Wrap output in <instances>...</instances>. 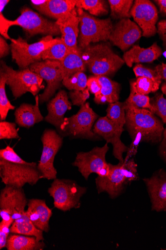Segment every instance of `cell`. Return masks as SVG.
Listing matches in <instances>:
<instances>
[{
  "instance_id": "2e32d148",
  "label": "cell",
  "mask_w": 166,
  "mask_h": 250,
  "mask_svg": "<svg viewBox=\"0 0 166 250\" xmlns=\"http://www.w3.org/2000/svg\"><path fill=\"white\" fill-rule=\"evenodd\" d=\"M28 202L23 188L5 186L0 192V210L9 212L14 220L25 213Z\"/></svg>"
},
{
  "instance_id": "60d3db41",
  "label": "cell",
  "mask_w": 166,
  "mask_h": 250,
  "mask_svg": "<svg viewBox=\"0 0 166 250\" xmlns=\"http://www.w3.org/2000/svg\"><path fill=\"white\" fill-rule=\"evenodd\" d=\"M90 96V92L87 88L81 90H71L69 93L71 103L76 106H81L85 104Z\"/></svg>"
},
{
  "instance_id": "ab89813d",
  "label": "cell",
  "mask_w": 166,
  "mask_h": 250,
  "mask_svg": "<svg viewBox=\"0 0 166 250\" xmlns=\"http://www.w3.org/2000/svg\"><path fill=\"white\" fill-rule=\"evenodd\" d=\"M133 71L137 78L145 77L161 83L162 79L155 70L148 69L140 64H138L133 68Z\"/></svg>"
},
{
  "instance_id": "f6af8a7d",
  "label": "cell",
  "mask_w": 166,
  "mask_h": 250,
  "mask_svg": "<svg viewBox=\"0 0 166 250\" xmlns=\"http://www.w3.org/2000/svg\"><path fill=\"white\" fill-rule=\"evenodd\" d=\"M10 50V45L2 37H0V58L6 57L9 55Z\"/></svg>"
},
{
  "instance_id": "44dd1931",
  "label": "cell",
  "mask_w": 166,
  "mask_h": 250,
  "mask_svg": "<svg viewBox=\"0 0 166 250\" xmlns=\"http://www.w3.org/2000/svg\"><path fill=\"white\" fill-rule=\"evenodd\" d=\"M26 214L37 228L43 232L50 230V221L53 215L52 210L47 206L45 200L33 198L29 200Z\"/></svg>"
},
{
  "instance_id": "d6986e66",
  "label": "cell",
  "mask_w": 166,
  "mask_h": 250,
  "mask_svg": "<svg viewBox=\"0 0 166 250\" xmlns=\"http://www.w3.org/2000/svg\"><path fill=\"white\" fill-rule=\"evenodd\" d=\"M72 105L66 91L59 90L55 97L47 104L48 114L45 118V122L53 125L59 132L65 114L72 108Z\"/></svg>"
},
{
  "instance_id": "816d5d0a",
  "label": "cell",
  "mask_w": 166,
  "mask_h": 250,
  "mask_svg": "<svg viewBox=\"0 0 166 250\" xmlns=\"http://www.w3.org/2000/svg\"><path fill=\"white\" fill-rule=\"evenodd\" d=\"M9 2V0H1L0 1V13H2L4 8Z\"/></svg>"
},
{
  "instance_id": "9a60e30c",
  "label": "cell",
  "mask_w": 166,
  "mask_h": 250,
  "mask_svg": "<svg viewBox=\"0 0 166 250\" xmlns=\"http://www.w3.org/2000/svg\"><path fill=\"white\" fill-rule=\"evenodd\" d=\"M130 15L142 30V36L148 38L156 34L158 11L151 2L148 0H136Z\"/></svg>"
},
{
  "instance_id": "681fc988",
  "label": "cell",
  "mask_w": 166,
  "mask_h": 250,
  "mask_svg": "<svg viewBox=\"0 0 166 250\" xmlns=\"http://www.w3.org/2000/svg\"><path fill=\"white\" fill-rule=\"evenodd\" d=\"M0 215L3 221L12 226L15 220L9 212L0 210Z\"/></svg>"
},
{
  "instance_id": "ee69618b",
  "label": "cell",
  "mask_w": 166,
  "mask_h": 250,
  "mask_svg": "<svg viewBox=\"0 0 166 250\" xmlns=\"http://www.w3.org/2000/svg\"><path fill=\"white\" fill-rule=\"evenodd\" d=\"M32 6L40 14H43L48 4L49 0H31L30 1Z\"/></svg>"
},
{
  "instance_id": "ac0fdd59",
  "label": "cell",
  "mask_w": 166,
  "mask_h": 250,
  "mask_svg": "<svg viewBox=\"0 0 166 250\" xmlns=\"http://www.w3.org/2000/svg\"><path fill=\"white\" fill-rule=\"evenodd\" d=\"M143 180L149 195L152 210L166 211V172L161 169Z\"/></svg>"
},
{
  "instance_id": "f546056e",
  "label": "cell",
  "mask_w": 166,
  "mask_h": 250,
  "mask_svg": "<svg viewBox=\"0 0 166 250\" xmlns=\"http://www.w3.org/2000/svg\"><path fill=\"white\" fill-rule=\"evenodd\" d=\"M107 3L104 0H77L76 7L88 11L91 15L101 16L109 13Z\"/></svg>"
},
{
  "instance_id": "f1b7e54d",
  "label": "cell",
  "mask_w": 166,
  "mask_h": 250,
  "mask_svg": "<svg viewBox=\"0 0 166 250\" xmlns=\"http://www.w3.org/2000/svg\"><path fill=\"white\" fill-rule=\"evenodd\" d=\"M130 94L148 95L155 93L159 89L160 83L151 79L139 77L135 81L130 82Z\"/></svg>"
},
{
  "instance_id": "836d02e7",
  "label": "cell",
  "mask_w": 166,
  "mask_h": 250,
  "mask_svg": "<svg viewBox=\"0 0 166 250\" xmlns=\"http://www.w3.org/2000/svg\"><path fill=\"white\" fill-rule=\"evenodd\" d=\"M70 50L60 38L56 43L43 52L41 59L43 61L50 60L61 62L65 58Z\"/></svg>"
},
{
  "instance_id": "e575fe53",
  "label": "cell",
  "mask_w": 166,
  "mask_h": 250,
  "mask_svg": "<svg viewBox=\"0 0 166 250\" xmlns=\"http://www.w3.org/2000/svg\"><path fill=\"white\" fill-rule=\"evenodd\" d=\"M88 78L83 72H78L63 80L62 84L69 90H81L87 88Z\"/></svg>"
},
{
  "instance_id": "30bf717a",
  "label": "cell",
  "mask_w": 166,
  "mask_h": 250,
  "mask_svg": "<svg viewBox=\"0 0 166 250\" xmlns=\"http://www.w3.org/2000/svg\"><path fill=\"white\" fill-rule=\"evenodd\" d=\"M41 141L42 150L38 169L41 179L55 180L57 178V172L54 166L55 156L63 144V137L55 130L46 129L43 132Z\"/></svg>"
},
{
  "instance_id": "7dc6e473",
  "label": "cell",
  "mask_w": 166,
  "mask_h": 250,
  "mask_svg": "<svg viewBox=\"0 0 166 250\" xmlns=\"http://www.w3.org/2000/svg\"><path fill=\"white\" fill-rule=\"evenodd\" d=\"M159 147V152L163 161L166 163V128L163 134V138Z\"/></svg>"
},
{
  "instance_id": "7c38bea8",
  "label": "cell",
  "mask_w": 166,
  "mask_h": 250,
  "mask_svg": "<svg viewBox=\"0 0 166 250\" xmlns=\"http://www.w3.org/2000/svg\"><path fill=\"white\" fill-rule=\"evenodd\" d=\"M20 15L14 20V25L20 27L28 38L38 34L57 36L61 34L56 22L43 17L27 7H23Z\"/></svg>"
},
{
  "instance_id": "4fadbf2b",
  "label": "cell",
  "mask_w": 166,
  "mask_h": 250,
  "mask_svg": "<svg viewBox=\"0 0 166 250\" xmlns=\"http://www.w3.org/2000/svg\"><path fill=\"white\" fill-rule=\"evenodd\" d=\"M29 68L47 83L44 92L39 96V103L49 102L62 84L63 79L60 62L47 60L36 62Z\"/></svg>"
},
{
  "instance_id": "f907efd6",
  "label": "cell",
  "mask_w": 166,
  "mask_h": 250,
  "mask_svg": "<svg viewBox=\"0 0 166 250\" xmlns=\"http://www.w3.org/2000/svg\"><path fill=\"white\" fill-rule=\"evenodd\" d=\"M159 6L161 12L166 14V0L155 1Z\"/></svg>"
},
{
  "instance_id": "d4e9b609",
  "label": "cell",
  "mask_w": 166,
  "mask_h": 250,
  "mask_svg": "<svg viewBox=\"0 0 166 250\" xmlns=\"http://www.w3.org/2000/svg\"><path fill=\"white\" fill-rule=\"evenodd\" d=\"M82 51L78 47L70 49L65 58L60 62L63 79L80 72L86 71V66L82 58Z\"/></svg>"
},
{
  "instance_id": "9c48e42d",
  "label": "cell",
  "mask_w": 166,
  "mask_h": 250,
  "mask_svg": "<svg viewBox=\"0 0 166 250\" xmlns=\"http://www.w3.org/2000/svg\"><path fill=\"white\" fill-rule=\"evenodd\" d=\"M0 177L5 186L23 188L26 184L34 186L41 179L36 163L16 164L0 159Z\"/></svg>"
},
{
  "instance_id": "277c9868",
  "label": "cell",
  "mask_w": 166,
  "mask_h": 250,
  "mask_svg": "<svg viewBox=\"0 0 166 250\" xmlns=\"http://www.w3.org/2000/svg\"><path fill=\"white\" fill-rule=\"evenodd\" d=\"M99 116L90 107L89 103L81 106L76 114L65 118L60 127L59 134L72 139H86L96 141L102 140L92 130Z\"/></svg>"
},
{
  "instance_id": "484cf974",
  "label": "cell",
  "mask_w": 166,
  "mask_h": 250,
  "mask_svg": "<svg viewBox=\"0 0 166 250\" xmlns=\"http://www.w3.org/2000/svg\"><path fill=\"white\" fill-rule=\"evenodd\" d=\"M45 247L44 241H39L35 237L11 233L6 248L8 250H43Z\"/></svg>"
},
{
  "instance_id": "8992f818",
  "label": "cell",
  "mask_w": 166,
  "mask_h": 250,
  "mask_svg": "<svg viewBox=\"0 0 166 250\" xmlns=\"http://www.w3.org/2000/svg\"><path fill=\"white\" fill-rule=\"evenodd\" d=\"M60 38L54 39L53 36H46L32 44L20 37L17 39H12L10 47L12 59L21 70L25 69L31 64L41 61L43 52L56 43Z\"/></svg>"
},
{
  "instance_id": "ba28073f",
  "label": "cell",
  "mask_w": 166,
  "mask_h": 250,
  "mask_svg": "<svg viewBox=\"0 0 166 250\" xmlns=\"http://www.w3.org/2000/svg\"><path fill=\"white\" fill-rule=\"evenodd\" d=\"M1 69L7 76V85L12 91L13 96L17 99L27 93L37 96L45 87L43 80L32 71L29 67L15 71L4 61L1 63Z\"/></svg>"
},
{
  "instance_id": "3957f363",
  "label": "cell",
  "mask_w": 166,
  "mask_h": 250,
  "mask_svg": "<svg viewBox=\"0 0 166 250\" xmlns=\"http://www.w3.org/2000/svg\"><path fill=\"white\" fill-rule=\"evenodd\" d=\"M82 55L89 71L95 76L107 77L114 74L125 63L106 42L90 44L82 50Z\"/></svg>"
},
{
  "instance_id": "7bdbcfd3",
  "label": "cell",
  "mask_w": 166,
  "mask_h": 250,
  "mask_svg": "<svg viewBox=\"0 0 166 250\" xmlns=\"http://www.w3.org/2000/svg\"><path fill=\"white\" fill-rule=\"evenodd\" d=\"M87 88L89 89V92L94 95L100 93L101 85L97 76H93L88 78Z\"/></svg>"
},
{
  "instance_id": "6da1fadb",
  "label": "cell",
  "mask_w": 166,
  "mask_h": 250,
  "mask_svg": "<svg viewBox=\"0 0 166 250\" xmlns=\"http://www.w3.org/2000/svg\"><path fill=\"white\" fill-rule=\"evenodd\" d=\"M126 113L125 125L130 137L138 134L142 142L156 144L161 142L163 125L150 110L126 105Z\"/></svg>"
},
{
  "instance_id": "5b68a950",
  "label": "cell",
  "mask_w": 166,
  "mask_h": 250,
  "mask_svg": "<svg viewBox=\"0 0 166 250\" xmlns=\"http://www.w3.org/2000/svg\"><path fill=\"white\" fill-rule=\"evenodd\" d=\"M77 12L80 27L78 45L82 51L92 43L109 40L113 26L111 18L100 19L79 8Z\"/></svg>"
},
{
  "instance_id": "f5cc1de1",
  "label": "cell",
  "mask_w": 166,
  "mask_h": 250,
  "mask_svg": "<svg viewBox=\"0 0 166 250\" xmlns=\"http://www.w3.org/2000/svg\"><path fill=\"white\" fill-rule=\"evenodd\" d=\"M162 92L166 96V83H164L161 87Z\"/></svg>"
},
{
  "instance_id": "74e56055",
  "label": "cell",
  "mask_w": 166,
  "mask_h": 250,
  "mask_svg": "<svg viewBox=\"0 0 166 250\" xmlns=\"http://www.w3.org/2000/svg\"><path fill=\"white\" fill-rule=\"evenodd\" d=\"M127 105L140 108L149 109L151 108L150 100L147 95L140 94H130L126 101Z\"/></svg>"
},
{
  "instance_id": "52a82bcc",
  "label": "cell",
  "mask_w": 166,
  "mask_h": 250,
  "mask_svg": "<svg viewBox=\"0 0 166 250\" xmlns=\"http://www.w3.org/2000/svg\"><path fill=\"white\" fill-rule=\"evenodd\" d=\"M87 191V188L79 186L75 181L58 178L54 180L47 190L54 199L55 208L63 212L80 208L81 199Z\"/></svg>"
},
{
  "instance_id": "e0dca14e",
  "label": "cell",
  "mask_w": 166,
  "mask_h": 250,
  "mask_svg": "<svg viewBox=\"0 0 166 250\" xmlns=\"http://www.w3.org/2000/svg\"><path fill=\"white\" fill-rule=\"evenodd\" d=\"M140 27L129 19H124L113 26L109 40L123 51L129 49L142 36Z\"/></svg>"
},
{
  "instance_id": "7a4b0ae2",
  "label": "cell",
  "mask_w": 166,
  "mask_h": 250,
  "mask_svg": "<svg viewBox=\"0 0 166 250\" xmlns=\"http://www.w3.org/2000/svg\"><path fill=\"white\" fill-rule=\"evenodd\" d=\"M137 167L132 158L116 165L110 164L109 175L105 177L98 176L95 179L98 194L106 192L112 199L120 196L132 182L139 179Z\"/></svg>"
},
{
  "instance_id": "db71d44e",
  "label": "cell",
  "mask_w": 166,
  "mask_h": 250,
  "mask_svg": "<svg viewBox=\"0 0 166 250\" xmlns=\"http://www.w3.org/2000/svg\"></svg>"
},
{
  "instance_id": "1f68e13d",
  "label": "cell",
  "mask_w": 166,
  "mask_h": 250,
  "mask_svg": "<svg viewBox=\"0 0 166 250\" xmlns=\"http://www.w3.org/2000/svg\"><path fill=\"white\" fill-rule=\"evenodd\" d=\"M125 102H116L109 104L107 109V117L113 123L124 128L126 123Z\"/></svg>"
},
{
  "instance_id": "8d00e7d4",
  "label": "cell",
  "mask_w": 166,
  "mask_h": 250,
  "mask_svg": "<svg viewBox=\"0 0 166 250\" xmlns=\"http://www.w3.org/2000/svg\"><path fill=\"white\" fill-rule=\"evenodd\" d=\"M16 124L5 121L0 122V140L18 139L20 138Z\"/></svg>"
},
{
  "instance_id": "83f0119b",
  "label": "cell",
  "mask_w": 166,
  "mask_h": 250,
  "mask_svg": "<svg viewBox=\"0 0 166 250\" xmlns=\"http://www.w3.org/2000/svg\"><path fill=\"white\" fill-rule=\"evenodd\" d=\"M77 0H49L43 15L58 20L76 8Z\"/></svg>"
},
{
  "instance_id": "4dcf8cb0",
  "label": "cell",
  "mask_w": 166,
  "mask_h": 250,
  "mask_svg": "<svg viewBox=\"0 0 166 250\" xmlns=\"http://www.w3.org/2000/svg\"><path fill=\"white\" fill-rule=\"evenodd\" d=\"M111 8V16L115 19H129L131 17L130 11L133 0H109Z\"/></svg>"
},
{
  "instance_id": "d6a6232c",
  "label": "cell",
  "mask_w": 166,
  "mask_h": 250,
  "mask_svg": "<svg viewBox=\"0 0 166 250\" xmlns=\"http://www.w3.org/2000/svg\"><path fill=\"white\" fill-rule=\"evenodd\" d=\"M7 76L5 72L0 70V120L4 121L10 110H14L15 106L11 104L6 92Z\"/></svg>"
},
{
  "instance_id": "cb8c5ba5",
  "label": "cell",
  "mask_w": 166,
  "mask_h": 250,
  "mask_svg": "<svg viewBox=\"0 0 166 250\" xmlns=\"http://www.w3.org/2000/svg\"><path fill=\"white\" fill-rule=\"evenodd\" d=\"M101 85L98 94L94 95V102L98 104L115 103L119 101L120 84L107 76H97Z\"/></svg>"
},
{
  "instance_id": "5bb4252c",
  "label": "cell",
  "mask_w": 166,
  "mask_h": 250,
  "mask_svg": "<svg viewBox=\"0 0 166 250\" xmlns=\"http://www.w3.org/2000/svg\"><path fill=\"white\" fill-rule=\"evenodd\" d=\"M92 130L105 140L107 143L111 144L113 147V156L119 163L124 162L123 154L129 150V147L121 139L124 129L113 123L106 116L101 117L97 120L93 125Z\"/></svg>"
},
{
  "instance_id": "ffe728a7",
  "label": "cell",
  "mask_w": 166,
  "mask_h": 250,
  "mask_svg": "<svg viewBox=\"0 0 166 250\" xmlns=\"http://www.w3.org/2000/svg\"><path fill=\"white\" fill-rule=\"evenodd\" d=\"M61 34V39L69 49L78 47V39L80 29L77 8L55 21Z\"/></svg>"
},
{
  "instance_id": "4316f807",
  "label": "cell",
  "mask_w": 166,
  "mask_h": 250,
  "mask_svg": "<svg viewBox=\"0 0 166 250\" xmlns=\"http://www.w3.org/2000/svg\"><path fill=\"white\" fill-rule=\"evenodd\" d=\"M11 233L34 236L39 241H44L43 232L38 229L25 213L14 221L10 228Z\"/></svg>"
},
{
  "instance_id": "8fae6325",
  "label": "cell",
  "mask_w": 166,
  "mask_h": 250,
  "mask_svg": "<svg viewBox=\"0 0 166 250\" xmlns=\"http://www.w3.org/2000/svg\"><path fill=\"white\" fill-rule=\"evenodd\" d=\"M109 149L106 143L103 147H95L88 152H78L73 166L78 168L86 180L92 173H96L100 177H107L110 171V164L106 161Z\"/></svg>"
},
{
  "instance_id": "b9f144b4",
  "label": "cell",
  "mask_w": 166,
  "mask_h": 250,
  "mask_svg": "<svg viewBox=\"0 0 166 250\" xmlns=\"http://www.w3.org/2000/svg\"><path fill=\"white\" fill-rule=\"evenodd\" d=\"M14 26V20H8L2 13H0V33L4 38L10 40L12 39L8 35V31Z\"/></svg>"
},
{
  "instance_id": "7402d4cb",
  "label": "cell",
  "mask_w": 166,
  "mask_h": 250,
  "mask_svg": "<svg viewBox=\"0 0 166 250\" xmlns=\"http://www.w3.org/2000/svg\"><path fill=\"white\" fill-rule=\"evenodd\" d=\"M39 96L36 97V104H22L15 112V122L20 127L29 128L43 121L39 107Z\"/></svg>"
},
{
  "instance_id": "603a6c76",
  "label": "cell",
  "mask_w": 166,
  "mask_h": 250,
  "mask_svg": "<svg viewBox=\"0 0 166 250\" xmlns=\"http://www.w3.org/2000/svg\"><path fill=\"white\" fill-rule=\"evenodd\" d=\"M162 54V50L156 42L147 49L136 45L124 54L123 59L129 67H131L134 63L151 62L158 59Z\"/></svg>"
},
{
  "instance_id": "f35d334b",
  "label": "cell",
  "mask_w": 166,
  "mask_h": 250,
  "mask_svg": "<svg viewBox=\"0 0 166 250\" xmlns=\"http://www.w3.org/2000/svg\"><path fill=\"white\" fill-rule=\"evenodd\" d=\"M0 159L8 162L21 165H31L33 163H28L22 159L10 146L0 150Z\"/></svg>"
},
{
  "instance_id": "c3c4849f",
  "label": "cell",
  "mask_w": 166,
  "mask_h": 250,
  "mask_svg": "<svg viewBox=\"0 0 166 250\" xmlns=\"http://www.w3.org/2000/svg\"><path fill=\"white\" fill-rule=\"evenodd\" d=\"M155 71L161 79L166 82V63H162L156 66Z\"/></svg>"
},
{
  "instance_id": "d590c367",
  "label": "cell",
  "mask_w": 166,
  "mask_h": 250,
  "mask_svg": "<svg viewBox=\"0 0 166 250\" xmlns=\"http://www.w3.org/2000/svg\"><path fill=\"white\" fill-rule=\"evenodd\" d=\"M151 108L150 110L160 117L163 123L166 124V100L163 94L160 93L155 95L150 100Z\"/></svg>"
},
{
  "instance_id": "bcb514c9",
  "label": "cell",
  "mask_w": 166,
  "mask_h": 250,
  "mask_svg": "<svg viewBox=\"0 0 166 250\" xmlns=\"http://www.w3.org/2000/svg\"><path fill=\"white\" fill-rule=\"evenodd\" d=\"M157 32L163 42V45L166 47V20L159 22Z\"/></svg>"
}]
</instances>
